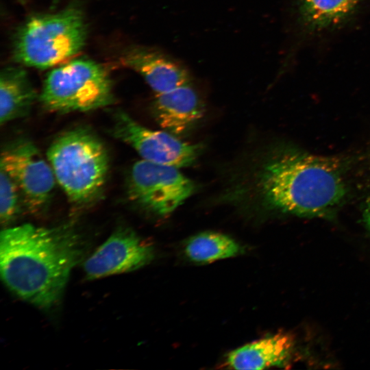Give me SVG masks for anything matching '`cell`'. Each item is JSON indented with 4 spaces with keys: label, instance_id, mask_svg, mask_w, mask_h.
Wrapping results in <instances>:
<instances>
[{
    "label": "cell",
    "instance_id": "6da1fadb",
    "mask_svg": "<svg viewBox=\"0 0 370 370\" xmlns=\"http://www.w3.org/2000/svg\"><path fill=\"white\" fill-rule=\"evenodd\" d=\"M83 250L81 238L71 225L7 227L0 236L1 276L22 299L50 308L61 299Z\"/></svg>",
    "mask_w": 370,
    "mask_h": 370
},
{
    "label": "cell",
    "instance_id": "7a4b0ae2",
    "mask_svg": "<svg viewBox=\"0 0 370 370\" xmlns=\"http://www.w3.org/2000/svg\"><path fill=\"white\" fill-rule=\"evenodd\" d=\"M341 166L330 158L295 149L282 151L261 168L258 186L269 207L299 217H325L345 199Z\"/></svg>",
    "mask_w": 370,
    "mask_h": 370
},
{
    "label": "cell",
    "instance_id": "3957f363",
    "mask_svg": "<svg viewBox=\"0 0 370 370\" xmlns=\"http://www.w3.org/2000/svg\"><path fill=\"white\" fill-rule=\"evenodd\" d=\"M86 38L84 14L81 8L72 5L58 12L36 15L27 20L16 34L14 58L25 66L50 68L78 53Z\"/></svg>",
    "mask_w": 370,
    "mask_h": 370
},
{
    "label": "cell",
    "instance_id": "277c9868",
    "mask_svg": "<svg viewBox=\"0 0 370 370\" xmlns=\"http://www.w3.org/2000/svg\"><path fill=\"white\" fill-rule=\"evenodd\" d=\"M47 156L56 182L71 203L84 206L100 193L108 173V156L92 132L86 129L66 132L51 144Z\"/></svg>",
    "mask_w": 370,
    "mask_h": 370
},
{
    "label": "cell",
    "instance_id": "5b68a950",
    "mask_svg": "<svg viewBox=\"0 0 370 370\" xmlns=\"http://www.w3.org/2000/svg\"><path fill=\"white\" fill-rule=\"evenodd\" d=\"M40 101L48 110L88 112L114 101L111 79L103 66L86 59L70 60L47 75Z\"/></svg>",
    "mask_w": 370,
    "mask_h": 370
},
{
    "label": "cell",
    "instance_id": "8992f818",
    "mask_svg": "<svg viewBox=\"0 0 370 370\" xmlns=\"http://www.w3.org/2000/svg\"><path fill=\"white\" fill-rule=\"evenodd\" d=\"M195 189L177 167L140 160L129 173L127 194L134 203L160 216L174 211Z\"/></svg>",
    "mask_w": 370,
    "mask_h": 370
},
{
    "label": "cell",
    "instance_id": "52a82bcc",
    "mask_svg": "<svg viewBox=\"0 0 370 370\" xmlns=\"http://www.w3.org/2000/svg\"><path fill=\"white\" fill-rule=\"evenodd\" d=\"M1 169L16 184L29 211L44 210L57 182L49 162L32 143L21 140L8 146L1 153Z\"/></svg>",
    "mask_w": 370,
    "mask_h": 370
},
{
    "label": "cell",
    "instance_id": "ba28073f",
    "mask_svg": "<svg viewBox=\"0 0 370 370\" xmlns=\"http://www.w3.org/2000/svg\"><path fill=\"white\" fill-rule=\"evenodd\" d=\"M112 133L142 159L177 168L193 164L200 151L198 145L182 142L170 132L144 127L122 111L115 112Z\"/></svg>",
    "mask_w": 370,
    "mask_h": 370
},
{
    "label": "cell",
    "instance_id": "9c48e42d",
    "mask_svg": "<svg viewBox=\"0 0 370 370\" xmlns=\"http://www.w3.org/2000/svg\"><path fill=\"white\" fill-rule=\"evenodd\" d=\"M151 247L132 230L121 227L90 256L84 263L89 279L132 271L150 262Z\"/></svg>",
    "mask_w": 370,
    "mask_h": 370
},
{
    "label": "cell",
    "instance_id": "30bf717a",
    "mask_svg": "<svg viewBox=\"0 0 370 370\" xmlns=\"http://www.w3.org/2000/svg\"><path fill=\"white\" fill-rule=\"evenodd\" d=\"M120 62L140 75L156 94L191 82L188 71L181 62L154 48L130 47L122 53Z\"/></svg>",
    "mask_w": 370,
    "mask_h": 370
},
{
    "label": "cell",
    "instance_id": "8fae6325",
    "mask_svg": "<svg viewBox=\"0 0 370 370\" xmlns=\"http://www.w3.org/2000/svg\"><path fill=\"white\" fill-rule=\"evenodd\" d=\"M153 112L159 125L173 135L188 130L203 115V102L191 84L156 94Z\"/></svg>",
    "mask_w": 370,
    "mask_h": 370
},
{
    "label": "cell",
    "instance_id": "7c38bea8",
    "mask_svg": "<svg viewBox=\"0 0 370 370\" xmlns=\"http://www.w3.org/2000/svg\"><path fill=\"white\" fill-rule=\"evenodd\" d=\"M293 349L292 338L278 333L243 345L231 352L227 365L234 369H263L286 365Z\"/></svg>",
    "mask_w": 370,
    "mask_h": 370
},
{
    "label": "cell",
    "instance_id": "4fadbf2b",
    "mask_svg": "<svg viewBox=\"0 0 370 370\" xmlns=\"http://www.w3.org/2000/svg\"><path fill=\"white\" fill-rule=\"evenodd\" d=\"M36 97V92L25 70L14 66L2 69L0 76L1 124L26 114Z\"/></svg>",
    "mask_w": 370,
    "mask_h": 370
},
{
    "label": "cell",
    "instance_id": "5bb4252c",
    "mask_svg": "<svg viewBox=\"0 0 370 370\" xmlns=\"http://www.w3.org/2000/svg\"><path fill=\"white\" fill-rule=\"evenodd\" d=\"M360 0H299L300 19L308 28L321 29L338 25L356 10Z\"/></svg>",
    "mask_w": 370,
    "mask_h": 370
},
{
    "label": "cell",
    "instance_id": "9a60e30c",
    "mask_svg": "<svg viewBox=\"0 0 370 370\" xmlns=\"http://www.w3.org/2000/svg\"><path fill=\"white\" fill-rule=\"evenodd\" d=\"M241 246L229 236L215 232H204L192 237L186 243L187 257L196 262H210L236 256Z\"/></svg>",
    "mask_w": 370,
    "mask_h": 370
},
{
    "label": "cell",
    "instance_id": "2e32d148",
    "mask_svg": "<svg viewBox=\"0 0 370 370\" xmlns=\"http://www.w3.org/2000/svg\"><path fill=\"white\" fill-rule=\"evenodd\" d=\"M0 173V219L7 225L18 214L22 197L12 178L2 169Z\"/></svg>",
    "mask_w": 370,
    "mask_h": 370
},
{
    "label": "cell",
    "instance_id": "e0dca14e",
    "mask_svg": "<svg viewBox=\"0 0 370 370\" xmlns=\"http://www.w3.org/2000/svg\"><path fill=\"white\" fill-rule=\"evenodd\" d=\"M365 223L370 231V200L367 203L363 212Z\"/></svg>",
    "mask_w": 370,
    "mask_h": 370
},
{
    "label": "cell",
    "instance_id": "ac0fdd59",
    "mask_svg": "<svg viewBox=\"0 0 370 370\" xmlns=\"http://www.w3.org/2000/svg\"><path fill=\"white\" fill-rule=\"evenodd\" d=\"M18 1H20L21 3H24V0H18Z\"/></svg>",
    "mask_w": 370,
    "mask_h": 370
},
{
    "label": "cell",
    "instance_id": "d6986e66",
    "mask_svg": "<svg viewBox=\"0 0 370 370\" xmlns=\"http://www.w3.org/2000/svg\"><path fill=\"white\" fill-rule=\"evenodd\" d=\"M55 2H56V0H53Z\"/></svg>",
    "mask_w": 370,
    "mask_h": 370
}]
</instances>
